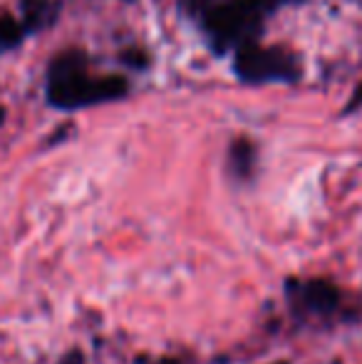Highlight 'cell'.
Here are the masks:
<instances>
[{"label":"cell","instance_id":"1","mask_svg":"<svg viewBox=\"0 0 362 364\" xmlns=\"http://www.w3.org/2000/svg\"><path fill=\"white\" fill-rule=\"evenodd\" d=\"M129 82L119 75L92 77L85 53H60L48 70V102L58 109H82L102 102L122 100Z\"/></svg>","mask_w":362,"mask_h":364},{"label":"cell","instance_id":"2","mask_svg":"<svg viewBox=\"0 0 362 364\" xmlns=\"http://www.w3.org/2000/svg\"><path fill=\"white\" fill-rule=\"evenodd\" d=\"M268 5L263 0H223L211 5L203 15L208 35H211L216 50L243 48L256 43L258 30L263 28V15Z\"/></svg>","mask_w":362,"mask_h":364},{"label":"cell","instance_id":"3","mask_svg":"<svg viewBox=\"0 0 362 364\" xmlns=\"http://www.w3.org/2000/svg\"><path fill=\"white\" fill-rule=\"evenodd\" d=\"M236 73L243 82L295 80L300 68L290 53L280 48H261L258 43L236 50Z\"/></svg>","mask_w":362,"mask_h":364},{"label":"cell","instance_id":"4","mask_svg":"<svg viewBox=\"0 0 362 364\" xmlns=\"http://www.w3.org/2000/svg\"><path fill=\"white\" fill-rule=\"evenodd\" d=\"M293 305H300L303 312L310 315H333L340 305V292L328 280H308L303 285H295Z\"/></svg>","mask_w":362,"mask_h":364},{"label":"cell","instance_id":"5","mask_svg":"<svg viewBox=\"0 0 362 364\" xmlns=\"http://www.w3.org/2000/svg\"><path fill=\"white\" fill-rule=\"evenodd\" d=\"M60 5L55 0H20V10H23V30L33 33V30L48 28L58 18Z\"/></svg>","mask_w":362,"mask_h":364},{"label":"cell","instance_id":"6","mask_svg":"<svg viewBox=\"0 0 362 364\" xmlns=\"http://www.w3.org/2000/svg\"><path fill=\"white\" fill-rule=\"evenodd\" d=\"M253 161H256V149L251 146V141L238 139L236 144L231 146V154H228V164H231L233 176L248 178L253 171Z\"/></svg>","mask_w":362,"mask_h":364},{"label":"cell","instance_id":"7","mask_svg":"<svg viewBox=\"0 0 362 364\" xmlns=\"http://www.w3.org/2000/svg\"><path fill=\"white\" fill-rule=\"evenodd\" d=\"M25 30L10 15H0V53H8V50L18 48L20 40H23Z\"/></svg>","mask_w":362,"mask_h":364},{"label":"cell","instance_id":"8","mask_svg":"<svg viewBox=\"0 0 362 364\" xmlns=\"http://www.w3.org/2000/svg\"><path fill=\"white\" fill-rule=\"evenodd\" d=\"M358 107H362V85L355 90V95H353V100L348 102V107L343 109V114H350V112H355Z\"/></svg>","mask_w":362,"mask_h":364},{"label":"cell","instance_id":"9","mask_svg":"<svg viewBox=\"0 0 362 364\" xmlns=\"http://www.w3.org/2000/svg\"><path fill=\"white\" fill-rule=\"evenodd\" d=\"M263 3L271 8V5H278V3H293V0H263Z\"/></svg>","mask_w":362,"mask_h":364},{"label":"cell","instance_id":"10","mask_svg":"<svg viewBox=\"0 0 362 364\" xmlns=\"http://www.w3.org/2000/svg\"><path fill=\"white\" fill-rule=\"evenodd\" d=\"M3 119H5V109L0 107V124H3Z\"/></svg>","mask_w":362,"mask_h":364},{"label":"cell","instance_id":"11","mask_svg":"<svg viewBox=\"0 0 362 364\" xmlns=\"http://www.w3.org/2000/svg\"><path fill=\"white\" fill-rule=\"evenodd\" d=\"M273 364H288V362H273Z\"/></svg>","mask_w":362,"mask_h":364}]
</instances>
